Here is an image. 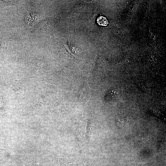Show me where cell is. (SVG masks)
Masks as SVG:
<instances>
[{"label": "cell", "instance_id": "obj_3", "mask_svg": "<svg viewBox=\"0 0 166 166\" xmlns=\"http://www.w3.org/2000/svg\"><path fill=\"white\" fill-rule=\"evenodd\" d=\"M36 18V14L30 13L26 15V20L29 25H32L35 22Z\"/></svg>", "mask_w": 166, "mask_h": 166}, {"label": "cell", "instance_id": "obj_2", "mask_svg": "<svg viewBox=\"0 0 166 166\" xmlns=\"http://www.w3.org/2000/svg\"><path fill=\"white\" fill-rule=\"evenodd\" d=\"M12 88L17 95H21L23 93V86L18 80L15 79L12 86Z\"/></svg>", "mask_w": 166, "mask_h": 166}, {"label": "cell", "instance_id": "obj_4", "mask_svg": "<svg viewBox=\"0 0 166 166\" xmlns=\"http://www.w3.org/2000/svg\"><path fill=\"white\" fill-rule=\"evenodd\" d=\"M97 22L99 25L104 26H107L109 24L107 18L102 16H100L98 18Z\"/></svg>", "mask_w": 166, "mask_h": 166}, {"label": "cell", "instance_id": "obj_1", "mask_svg": "<svg viewBox=\"0 0 166 166\" xmlns=\"http://www.w3.org/2000/svg\"><path fill=\"white\" fill-rule=\"evenodd\" d=\"M116 123L118 127L123 128L128 125L130 121L128 117L124 114H118L115 118Z\"/></svg>", "mask_w": 166, "mask_h": 166}]
</instances>
